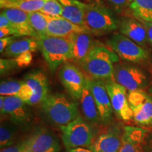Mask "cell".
Instances as JSON below:
<instances>
[{
  "instance_id": "cell-7",
  "label": "cell",
  "mask_w": 152,
  "mask_h": 152,
  "mask_svg": "<svg viewBox=\"0 0 152 152\" xmlns=\"http://www.w3.org/2000/svg\"><path fill=\"white\" fill-rule=\"evenodd\" d=\"M4 104L1 111V115L7 116L19 128H26L33 121V113L30 105L17 96H4Z\"/></svg>"
},
{
  "instance_id": "cell-11",
  "label": "cell",
  "mask_w": 152,
  "mask_h": 152,
  "mask_svg": "<svg viewBox=\"0 0 152 152\" xmlns=\"http://www.w3.org/2000/svg\"><path fill=\"white\" fill-rule=\"evenodd\" d=\"M105 85L114 113L124 121L132 120V111L129 104L126 88L111 79L106 80Z\"/></svg>"
},
{
  "instance_id": "cell-2",
  "label": "cell",
  "mask_w": 152,
  "mask_h": 152,
  "mask_svg": "<svg viewBox=\"0 0 152 152\" xmlns=\"http://www.w3.org/2000/svg\"><path fill=\"white\" fill-rule=\"evenodd\" d=\"M118 61L119 56L109 47L96 42L81 67L92 79L108 80L113 78V63Z\"/></svg>"
},
{
  "instance_id": "cell-13",
  "label": "cell",
  "mask_w": 152,
  "mask_h": 152,
  "mask_svg": "<svg viewBox=\"0 0 152 152\" xmlns=\"http://www.w3.org/2000/svg\"><path fill=\"white\" fill-rule=\"evenodd\" d=\"M88 83L96 102L102 123L104 125L109 124L111 121L113 110L105 83L104 80L94 79H88Z\"/></svg>"
},
{
  "instance_id": "cell-3",
  "label": "cell",
  "mask_w": 152,
  "mask_h": 152,
  "mask_svg": "<svg viewBox=\"0 0 152 152\" xmlns=\"http://www.w3.org/2000/svg\"><path fill=\"white\" fill-rule=\"evenodd\" d=\"M39 49L52 72L66 61L73 60V49L67 38L45 35L37 38Z\"/></svg>"
},
{
  "instance_id": "cell-39",
  "label": "cell",
  "mask_w": 152,
  "mask_h": 152,
  "mask_svg": "<svg viewBox=\"0 0 152 152\" xmlns=\"http://www.w3.org/2000/svg\"><path fill=\"white\" fill-rule=\"evenodd\" d=\"M68 152H92L90 149H85L83 147H77L73 148V149H68Z\"/></svg>"
},
{
  "instance_id": "cell-15",
  "label": "cell",
  "mask_w": 152,
  "mask_h": 152,
  "mask_svg": "<svg viewBox=\"0 0 152 152\" xmlns=\"http://www.w3.org/2000/svg\"><path fill=\"white\" fill-rule=\"evenodd\" d=\"M73 49V60L82 65L87 55L95 45L94 38L90 31L75 33L68 36Z\"/></svg>"
},
{
  "instance_id": "cell-4",
  "label": "cell",
  "mask_w": 152,
  "mask_h": 152,
  "mask_svg": "<svg viewBox=\"0 0 152 152\" xmlns=\"http://www.w3.org/2000/svg\"><path fill=\"white\" fill-rule=\"evenodd\" d=\"M85 24L92 34L102 35L117 30L119 20L111 9L99 2H94L87 4Z\"/></svg>"
},
{
  "instance_id": "cell-38",
  "label": "cell",
  "mask_w": 152,
  "mask_h": 152,
  "mask_svg": "<svg viewBox=\"0 0 152 152\" xmlns=\"http://www.w3.org/2000/svg\"><path fill=\"white\" fill-rule=\"evenodd\" d=\"M145 27V29L147 30L148 40L150 42V43L152 45V22H147V21H142L140 20Z\"/></svg>"
},
{
  "instance_id": "cell-41",
  "label": "cell",
  "mask_w": 152,
  "mask_h": 152,
  "mask_svg": "<svg viewBox=\"0 0 152 152\" xmlns=\"http://www.w3.org/2000/svg\"><path fill=\"white\" fill-rule=\"evenodd\" d=\"M20 1V0H11V1Z\"/></svg>"
},
{
  "instance_id": "cell-24",
  "label": "cell",
  "mask_w": 152,
  "mask_h": 152,
  "mask_svg": "<svg viewBox=\"0 0 152 152\" xmlns=\"http://www.w3.org/2000/svg\"><path fill=\"white\" fill-rule=\"evenodd\" d=\"M1 1V9H18L28 13L40 11L45 3L48 0H20L16 1H9L5 0Z\"/></svg>"
},
{
  "instance_id": "cell-19",
  "label": "cell",
  "mask_w": 152,
  "mask_h": 152,
  "mask_svg": "<svg viewBox=\"0 0 152 152\" xmlns=\"http://www.w3.org/2000/svg\"><path fill=\"white\" fill-rule=\"evenodd\" d=\"M10 20L13 26L18 30L19 36H30L39 38L37 34L30 26L28 18V13L18 9H4L1 12Z\"/></svg>"
},
{
  "instance_id": "cell-10",
  "label": "cell",
  "mask_w": 152,
  "mask_h": 152,
  "mask_svg": "<svg viewBox=\"0 0 152 152\" xmlns=\"http://www.w3.org/2000/svg\"><path fill=\"white\" fill-rule=\"evenodd\" d=\"M128 102L132 111V119L140 126L152 125V97L142 90L130 92Z\"/></svg>"
},
{
  "instance_id": "cell-21",
  "label": "cell",
  "mask_w": 152,
  "mask_h": 152,
  "mask_svg": "<svg viewBox=\"0 0 152 152\" xmlns=\"http://www.w3.org/2000/svg\"><path fill=\"white\" fill-rule=\"evenodd\" d=\"M58 1L63 7L61 17L77 26L85 27V13L87 4L82 2L80 0H58Z\"/></svg>"
},
{
  "instance_id": "cell-12",
  "label": "cell",
  "mask_w": 152,
  "mask_h": 152,
  "mask_svg": "<svg viewBox=\"0 0 152 152\" xmlns=\"http://www.w3.org/2000/svg\"><path fill=\"white\" fill-rule=\"evenodd\" d=\"M25 142L28 152H59L61 150L58 137L45 128H37Z\"/></svg>"
},
{
  "instance_id": "cell-23",
  "label": "cell",
  "mask_w": 152,
  "mask_h": 152,
  "mask_svg": "<svg viewBox=\"0 0 152 152\" xmlns=\"http://www.w3.org/2000/svg\"><path fill=\"white\" fill-rule=\"evenodd\" d=\"M39 49L37 38L26 37L21 39H16L6 48L2 56L7 58H16L27 52H35Z\"/></svg>"
},
{
  "instance_id": "cell-30",
  "label": "cell",
  "mask_w": 152,
  "mask_h": 152,
  "mask_svg": "<svg viewBox=\"0 0 152 152\" xmlns=\"http://www.w3.org/2000/svg\"><path fill=\"white\" fill-rule=\"evenodd\" d=\"M19 68L15 58H1L0 60V71L1 75H4L15 71Z\"/></svg>"
},
{
  "instance_id": "cell-37",
  "label": "cell",
  "mask_w": 152,
  "mask_h": 152,
  "mask_svg": "<svg viewBox=\"0 0 152 152\" xmlns=\"http://www.w3.org/2000/svg\"><path fill=\"white\" fill-rule=\"evenodd\" d=\"M0 28H9V29H14L16 30V28L13 26L10 20L6 17L5 15H4L2 13H1L0 15ZM18 31V30H17ZM19 35V34H18Z\"/></svg>"
},
{
  "instance_id": "cell-18",
  "label": "cell",
  "mask_w": 152,
  "mask_h": 152,
  "mask_svg": "<svg viewBox=\"0 0 152 152\" xmlns=\"http://www.w3.org/2000/svg\"><path fill=\"white\" fill-rule=\"evenodd\" d=\"M119 31L140 46H144L148 40L147 30L142 23L134 18H123L119 21Z\"/></svg>"
},
{
  "instance_id": "cell-17",
  "label": "cell",
  "mask_w": 152,
  "mask_h": 152,
  "mask_svg": "<svg viewBox=\"0 0 152 152\" xmlns=\"http://www.w3.org/2000/svg\"><path fill=\"white\" fill-rule=\"evenodd\" d=\"M89 31L87 28L77 26L63 17L52 18L49 16L47 35L51 37L67 38L72 34Z\"/></svg>"
},
{
  "instance_id": "cell-22",
  "label": "cell",
  "mask_w": 152,
  "mask_h": 152,
  "mask_svg": "<svg viewBox=\"0 0 152 152\" xmlns=\"http://www.w3.org/2000/svg\"><path fill=\"white\" fill-rule=\"evenodd\" d=\"M81 109L83 115L87 121L92 124L99 125L102 123L99 113L96 102L89 85L88 78H87L86 84L80 98Z\"/></svg>"
},
{
  "instance_id": "cell-25",
  "label": "cell",
  "mask_w": 152,
  "mask_h": 152,
  "mask_svg": "<svg viewBox=\"0 0 152 152\" xmlns=\"http://www.w3.org/2000/svg\"><path fill=\"white\" fill-rule=\"evenodd\" d=\"M20 128L9 120L1 122L0 127V147L1 149L13 145L16 140L18 130Z\"/></svg>"
},
{
  "instance_id": "cell-28",
  "label": "cell",
  "mask_w": 152,
  "mask_h": 152,
  "mask_svg": "<svg viewBox=\"0 0 152 152\" xmlns=\"http://www.w3.org/2000/svg\"><path fill=\"white\" fill-rule=\"evenodd\" d=\"M147 130L139 127L126 126L124 128L122 140L130 143L142 144L144 139L147 135Z\"/></svg>"
},
{
  "instance_id": "cell-14",
  "label": "cell",
  "mask_w": 152,
  "mask_h": 152,
  "mask_svg": "<svg viewBox=\"0 0 152 152\" xmlns=\"http://www.w3.org/2000/svg\"><path fill=\"white\" fill-rule=\"evenodd\" d=\"M23 80L30 85L33 94L27 104L30 106L41 104L49 95V83L47 77L40 71H33L26 74Z\"/></svg>"
},
{
  "instance_id": "cell-6",
  "label": "cell",
  "mask_w": 152,
  "mask_h": 152,
  "mask_svg": "<svg viewBox=\"0 0 152 152\" xmlns=\"http://www.w3.org/2000/svg\"><path fill=\"white\" fill-rule=\"evenodd\" d=\"M107 46L116 53L120 58L130 62L146 60L149 54L144 48L121 33H114L106 41Z\"/></svg>"
},
{
  "instance_id": "cell-9",
  "label": "cell",
  "mask_w": 152,
  "mask_h": 152,
  "mask_svg": "<svg viewBox=\"0 0 152 152\" xmlns=\"http://www.w3.org/2000/svg\"><path fill=\"white\" fill-rule=\"evenodd\" d=\"M58 78L63 86L74 100L80 99L87 77L79 68L71 63L66 62L58 73Z\"/></svg>"
},
{
  "instance_id": "cell-40",
  "label": "cell",
  "mask_w": 152,
  "mask_h": 152,
  "mask_svg": "<svg viewBox=\"0 0 152 152\" xmlns=\"http://www.w3.org/2000/svg\"><path fill=\"white\" fill-rule=\"evenodd\" d=\"M84 1H93V0H84ZM95 1H96V2H99L98 0H95Z\"/></svg>"
},
{
  "instance_id": "cell-35",
  "label": "cell",
  "mask_w": 152,
  "mask_h": 152,
  "mask_svg": "<svg viewBox=\"0 0 152 152\" xmlns=\"http://www.w3.org/2000/svg\"><path fill=\"white\" fill-rule=\"evenodd\" d=\"M141 147L143 152H152V132L146 135Z\"/></svg>"
},
{
  "instance_id": "cell-8",
  "label": "cell",
  "mask_w": 152,
  "mask_h": 152,
  "mask_svg": "<svg viewBox=\"0 0 152 152\" xmlns=\"http://www.w3.org/2000/svg\"><path fill=\"white\" fill-rule=\"evenodd\" d=\"M113 78L129 92L142 90L148 84V78L144 71L128 64H118L114 66Z\"/></svg>"
},
{
  "instance_id": "cell-32",
  "label": "cell",
  "mask_w": 152,
  "mask_h": 152,
  "mask_svg": "<svg viewBox=\"0 0 152 152\" xmlns=\"http://www.w3.org/2000/svg\"><path fill=\"white\" fill-rule=\"evenodd\" d=\"M15 60L19 68L26 67L29 66L33 61V54H32V52H25L20 56L16 57Z\"/></svg>"
},
{
  "instance_id": "cell-33",
  "label": "cell",
  "mask_w": 152,
  "mask_h": 152,
  "mask_svg": "<svg viewBox=\"0 0 152 152\" xmlns=\"http://www.w3.org/2000/svg\"><path fill=\"white\" fill-rule=\"evenodd\" d=\"M118 152H143L140 144L130 143V142L123 141L121 149Z\"/></svg>"
},
{
  "instance_id": "cell-26",
  "label": "cell",
  "mask_w": 152,
  "mask_h": 152,
  "mask_svg": "<svg viewBox=\"0 0 152 152\" xmlns=\"http://www.w3.org/2000/svg\"><path fill=\"white\" fill-rule=\"evenodd\" d=\"M130 10L139 20L152 22V0H133Z\"/></svg>"
},
{
  "instance_id": "cell-20",
  "label": "cell",
  "mask_w": 152,
  "mask_h": 152,
  "mask_svg": "<svg viewBox=\"0 0 152 152\" xmlns=\"http://www.w3.org/2000/svg\"><path fill=\"white\" fill-rule=\"evenodd\" d=\"M33 91L24 80H4L0 84V95L3 96H17L27 102L32 97Z\"/></svg>"
},
{
  "instance_id": "cell-1",
  "label": "cell",
  "mask_w": 152,
  "mask_h": 152,
  "mask_svg": "<svg viewBox=\"0 0 152 152\" xmlns=\"http://www.w3.org/2000/svg\"><path fill=\"white\" fill-rule=\"evenodd\" d=\"M44 115L54 126H66L80 115L78 104L62 93L49 94L41 103Z\"/></svg>"
},
{
  "instance_id": "cell-34",
  "label": "cell",
  "mask_w": 152,
  "mask_h": 152,
  "mask_svg": "<svg viewBox=\"0 0 152 152\" xmlns=\"http://www.w3.org/2000/svg\"><path fill=\"white\" fill-rule=\"evenodd\" d=\"M0 152H28L26 142L23 141L20 143L13 144L8 147L1 149Z\"/></svg>"
},
{
  "instance_id": "cell-16",
  "label": "cell",
  "mask_w": 152,
  "mask_h": 152,
  "mask_svg": "<svg viewBox=\"0 0 152 152\" xmlns=\"http://www.w3.org/2000/svg\"><path fill=\"white\" fill-rule=\"evenodd\" d=\"M117 128L108 130L98 136L90 149L92 152H118L122 144V137Z\"/></svg>"
},
{
  "instance_id": "cell-36",
  "label": "cell",
  "mask_w": 152,
  "mask_h": 152,
  "mask_svg": "<svg viewBox=\"0 0 152 152\" xmlns=\"http://www.w3.org/2000/svg\"><path fill=\"white\" fill-rule=\"evenodd\" d=\"M16 36H8V37H5L1 38L0 39V52L2 54L4 51L5 50L6 48L11 45L14 40H16Z\"/></svg>"
},
{
  "instance_id": "cell-5",
  "label": "cell",
  "mask_w": 152,
  "mask_h": 152,
  "mask_svg": "<svg viewBox=\"0 0 152 152\" xmlns=\"http://www.w3.org/2000/svg\"><path fill=\"white\" fill-rule=\"evenodd\" d=\"M62 141L68 149L77 147H90L94 139V130L92 125L79 116L66 126L61 128Z\"/></svg>"
},
{
  "instance_id": "cell-27",
  "label": "cell",
  "mask_w": 152,
  "mask_h": 152,
  "mask_svg": "<svg viewBox=\"0 0 152 152\" xmlns=\"http://www.w3.org/2000/svg\"><path fill=\"white\" fill-rule=\"evenodd\" d=\"M28 18L30 26L37 34L39 37L47 35V27L49 23V16L41 11L28 13Z\"/></svg>"
},
{
  "instance_id": "cell-29",
  "label": "cell",
  "mask_w": 152,
  "mask_h": 152,
  "mask_svg": "<svg viewBox=\"0 0 152 152\" xmlns=\"http://www.w3.org/2000/svg\"><path fill=\"white\" fill-rule=\"evenodd\" d=\"M40 11L49 17L58 18L61 17L63 7L58 0H48Z\"/></svg>"
},
{
  "instance_id": "cell-31",
  "label": "cell",
  "mask_w": 152,
  "mask_h": 152,
  "mask_svg": "<svg viewBox=\"0 0 152 152\" xmlns=\"http://www.w3.org/2000/svg\"><path fill=\"white\" fill-rule=\"evenodd\" d=\"M109 6V9L117 13H121L123 10L130 8L133 0H104Z\"/></svg>"
}]
</instances>
